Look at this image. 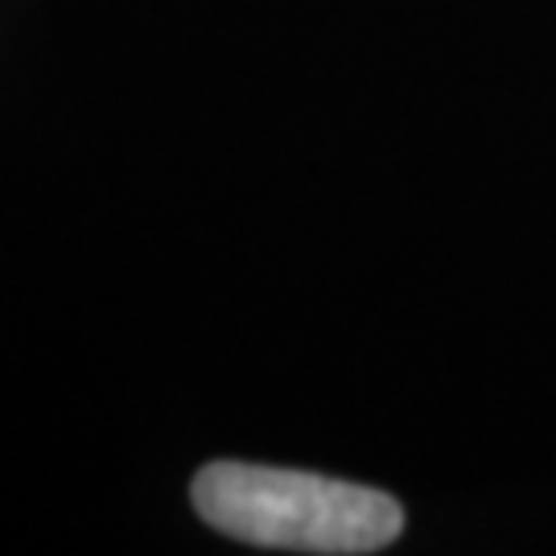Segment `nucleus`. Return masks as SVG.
<instances>
[{
  "label": "nucleus",
  "mask_w": 556,
  "mask_h": 556,
  "mask_svg": "<svg viewBox=\"0 0 556 556\" xmlns=\"http://www.w3.org/2000/svg\"><path fill=\"white\" fill-rule=\"evenodd\" d=\"M190 498L215 532L285 553H379L404 528L400 503L376 486L252 462L202 466Z\"/></svg>",
  "instance_id": "1"
}]
</instances>
